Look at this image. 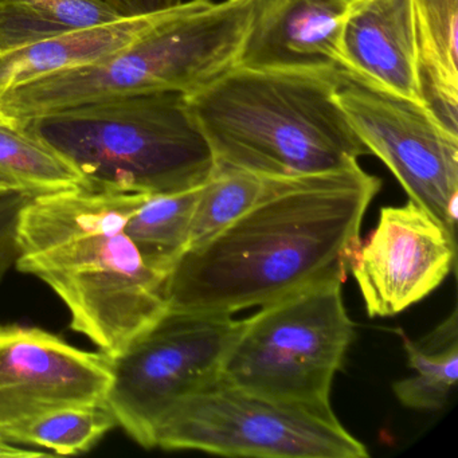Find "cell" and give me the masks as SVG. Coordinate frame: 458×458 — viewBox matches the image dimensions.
Here are the masks:
<instances>
[{
	"mask_svg": "<svg viewBox=\"0 0 458 458\" xmlns=\"http://www.w3.org/2000/svg\"><path fill=\"white\" fill-rule=\"evenodd\" d=\"M382 187L359 163L269 179L237 221L187 249L165 283L168 310L234 315L347 277Z\"/></svg>",
	"mask_w": 458,
	"mask_h": 458,
	"instance_id": "cell-1",
	"label": "cell"
},
{
	"mask_svg": "<svg viewBox=\"0 0 458 458\" xmlns=\"http://www.w3.org/2000/svg\"><path fill=\"white\" fill-rule=\"evenodd\" d=\"M146 195L87 187L31 195L18 224L17 269L44 281L68 308L72 329L111 358L168 310V276L125 232Z\"/></svg>",
	"mask_w": 458,
	"mask_h": 458,
	"instance_id": "cell-2",
	"label": "cell"
},
{
	"mask_svg": "<svg viewBox=\"0 0 458 458\" xmlns=\"http://www.w3.org/2000/svg\"><path fill=\"white\" fill-rule=\"evenodd\" d=\"M339 71L234 66L186 95L216 167L288 179L342 170L369 155L337 101Z\"/></svg>",
	"mask_w": 458,
	"mask_h": 458,
	"instance_id": "cell-3",
	"label": "cell"
},
{
	"mask_svg": "<svg viewBox=\"0 0 458 458\" xmlns=\"http://www.w3.org/2000/svg\"><path fill=\"white\" fill-rule=\"evenodd\" d=\"M259 0L184 2L138 38L84 68L49 74L0 96V114L34 119L95 101L148 93L191 95L234 68Z\"/></svg>",
	"mask_w": 458,
	"mask_h": 458,
	"instance_id": "cell-4",
	"label": "cell"
},
{
	"mask_svg": "<svg viewBox=\"0 0 458 458\" xmlns=\"http://www.w3.org/2000/svg\"><path fill=\"white\" fill-rule=\"evenodd\" d=\"M25 122L87 189L171 194L202 186L216 170L183 93L95 101Z\"/></svg>",
	"mask_w": 458,
	"mask_h": 458,
	"instance_id": "cell-5",
	"label": "cell"
},
{
	"mask_svg": "<svg viewBox=\"0 0 458 458\" xmlns=\"http://www.w3.org/2000/svg\"><path fill=\"white\" fill-rule=\"evenodd\" d=\"M157 446L229 457L366 458L369 450L331 403L273 398L221 377L179 399L157 426Z\"/></svg>",
	"mask_w": 458,
	"mask_h": 458,
	"instance_id": "cell-6",
	"label": "cell"
},
{
	"mask_svg": "<svg viewBox=\"0 0 458 458\" xmlns=\"http://www.w3.org/2000/svg\"><path fill=\"white\" fill-rule=\"evenodd\" d=\"M331 281L259 307L242 320L222 361V379L273 398L331 403L355 326Z\"/></svg>",
	"mask_w": 458,
	"mask_h": 458,
	"instance_id": "cell-7",
	"label": "cell"
},
{
	"mask_svg": "<svg viewBox=\"0 0 458 458\" xmlns=\"http://www.w3.org/2000/svg\"><path fill=\"white\" fill-rule=\"evenodd\" d=\"M241 323L233 315L165 310L111 358L114 380L106 404L117 425L141 446L157 447L165 412L221 375Z\"/></svg>",
	"mask_w": 458,
	"mask_h": 458,
	"instance_id": "cell-8",
	"label": "cell"
},
{
	"mask_svg": "<svg viewBox=\"0 0 458 458\" xmlns=\"http://www.w3.org/2000/svg\"><path fill=\"white\" fill-rule=\"evenodd\" d=\"M337 101L361 143L398 179L410 200L457 234L458 135L420 101L340 69Z\"/></svg>",
	"mask_w": 458,
	"mask_h": 458,
	"instance_id": "cell-9",
	"label": "cell"
},
{
	"mask_svg": "<svg viewBox=\"0 0 458 458\" xmlns=\"http://www.w3.org/2000/svg\"><path fill=\"white\" fill-rule=\"evenodd\" d=\"M111 356L80 350L37 327L0 324V438L66 407L106 403Z\"/></svg>",
	"mask_w": 458,
	"mask_h": 458,
	"instance_id": "cell-10",
	"label": "cell"
},
{
	"mask_svg": "<svg viewBox=\"0 0 458 458\" xmlns=\"http://www.w3.org/2000/svg\"><path fill=\"white\" fill-rule=\"evenodd\" d=\"M455 253V237L417 203L383 208L350 269L367 315H398L425 299L452 273Z\"/></svg>",
	"mask_w": 458,
	"mask_h": 458,
	"instance_id": "cell-11",
	"label": "cell"
},
{
	"mask_svg": "<svg viewBox=\"0 0 458 458\" xmlns=\"http://www.w3.org/2000/svg\"><path fill=\"white\" fill-rule=\"evenodd\" d=\"M351 0H259L235 66L265 71L343 69L340 34Z\"/></svg>",
	"mask_w": 458,
	"mask_h": 458,
	"instance_id": "cell-12",
	"label": "cell"
},
{
	"mask_svg": "<svg viewBox=\"0 0 458 458\" xmlns=\"http://www.w3.org/2000/svg\"><path fill=\"white\" fill-rule=\"evenodd\" d=\"M345 71L420 101L414 0H351L340 34Z\"/></svg>",
	"mask_w": 458,
	"mask_h": 458,
	"instance_id": "cell-13",
	"label": "cell"
},
{
	"mask_svg": "<svg viewBox=\"0 0 458 458\" xmlns=\"http://www.w3.org/2000/svg\"><path fill=\"white\" fill-rule=\"evenodd\" d=\"M162 14L120 18L0 53V96L49 74L84 68L108 57L138 38Z\"/></svg>",
	"mask_w": 458,
	"mask_h": 458,
	"instance_id": "cell-14",
	"label": "cell"
},
{
	"mask_svg": "<svg viewBox=\"0 0 458 458\" xmlns=\"http://www.w3.org/2000/svg\"><path fill=\"white\" fill-rule=\"evenodd\" d=\"M414 21L420 103L458 135V0H414Z\"/></svg>",
	"mask_w": 458,
	"mask_h": 458,
	"instance_id": "cell-15",
	"label": "cell"
},
{
	"mask_svg": "<svg viewBox=\"0 0 458 458\" xmlns=\"http://www.w3.org/2000/svg\"><path fill=\"white\" fill-rule=\"evenodd\" d=\"M399 335L412 374L394 383L396 398L409 409H444L458 377L457 310L422 339Z\"/></svg>",
	"mask_w": 458,
	"mask_h": 458,
	"instance_id": "cell-16",
	"label": "cell"
},
{
	"mask_svg": "<svg viewBox=\"0 0 458 458\" xmlns=\"http://www.w3.org/2000/svg\"><path fill=\"white\" fill-rule=\"evenodd\" d=\"M0 184L12 192L52 194L85 187L81 176L26 122L0 114Z\"/></svg>",
	"mask_w": 458,
	"mask_h": 458,
	"instance_id": "cell-17",
	"label": "cell"
},
{
	"mask_svg": "<svg viewBox=\"0 0 458 458\" xmlns=\"http://www.w3.org/2000/svg\"><path fill=\"white\" fill-rule=\"evenodd\" d=\"M117 20L104 0H0V53Z\"/></svg>",
	"mask_w": 458,
	"mask_h": 458,
	"instance_id": "cell-18",
	"label": "cell"
},
{
	"mask_svg": "<svg viewBox=\"0 0 458 458\" xmlns=\"http://www.w3.org/2000/svg\"><path fill=\"white\" fill-rule=\"evenodd\" d=\"M202 186L171 194H147L128 218V237L138 246L144 261L163 275H170L189 248Z\"/></svg>",
	"mask_w": 458,
	"mask_h": 458,
	"instance_id": "cell-19",
	"label": "cell"
},
{
	"mask_svg": "<svg viewBox=\"0 0 458 458\" xmlns=\"http://www.w3.org/2000/svg\"><path fill=\"white\" fill-rule=\"evenodd\" d=\"M116 425L106 403L66 407L41 415L2 439L47 447L58 454H80L92 449Z\"/></svg>",
	"mask_w": 458,
	"mask_h": 458,
	"instance_id": "cell-20",
	"label": "cell"
},
{
	"mask_svg": "<svg viewBox=\"0 0 458 458\" xmlns=\"http://www.w3.org/2000/svg\"><path fill=\"white\" fill-rule=\"evenodd\" d=\"M267 183V178L248 171L216 167L200 190L190 230L189 248L208 240L237 221L256 205Z\"/></svg>",
	"mask_w": 458,
	"mask_h": 458,
	"instance_id": "cell-21",
	"label": "cell"
},
{
	"mask_svg": "<svg viewBox=\"0 0 458 458\" xmlns=\"http://www.w3.org/2000/svg\"><path fill=\"white\" fill-rule=\"evenodd\" d=\"M31 195L10 192L0 197V280L17 264L20 256L18 224Z\"/></svg>",
	"mask_w": 458,
	"mask_h": 458,
	"instance_id": "cell-22",
	"label": "cell"
},
{
	"mask_svg": "<svg viewBox=\"0 0 458 458\" xmlns=\"http://www.w3.org/2000/svg\"><path fill=\"white\" fill-rule=\"evenodd\" d=\"M120 18L149 17L176 9L184 0H104Z\"/></svg>",
	"mask_w": 458,
	"mask_h": 458,
	"instance_id": "cell-23",
	"label": "cell"
},
{
	"mask_svg": "<svg viewBox=\"0 0 458 458\" xmlns=\"http://www.w3.org/2000/svg\"><path fill=\"white\" fill-rule=\"evenodd\" d=\"M10 190L9 189H6V187L4 186H2V184H0V197H4V195H6V194H10Z\"/></svg>",
	"mask_w": 458,
	"mask_h": 458,
	"instance_id": "cell-24",
	"label": "cell"
}]
</instances>
